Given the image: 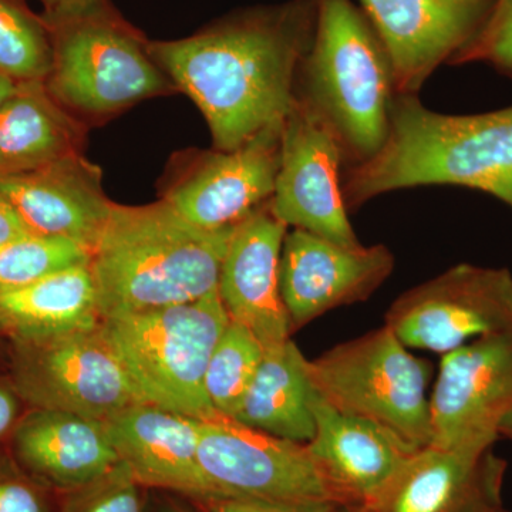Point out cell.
Instances as JSON below:
<instances>
[{
  "label": "cell",
  "instance_id": "52a82bcc",
  "mask_svg": "<svg viewBox=\"0 0 512 512\" xmlns=\"http://www.w3.org/2000/svg\"><path fill=\"white\" fill-rule=\"evenodd\" d=\"M306 370L315 393L339 412L430 446V363L412 355L389 326L336 345L308 360Z\"/></svg>",
  "mask_w": 512,
  "mask_h": 512
},
{
  "label": "cell",
  "instance_id": "8d00e7d4",
  "mask_svg": "<svg viewBox=\"0 0 512 512\" xmlns=\"http://www.w3.org/2000/svg\"><path fill=\"white\" fill-rule=\"evenodd\" d=\"M487 512H512L511 510H508L505 505H500V507H495L493 510L487 511Z\"/></svg>",
  "mask_w": 512,
  "mask_h": 512
},
{
  "label": "cell",
  "instance_id": "30bf717a",
  "mask_svg": "<svg viewBox=\"0 0 512 512\" xmlns=\"http://www.w3.org/2000/svg\"><path fill=\"white\" fill-rule=\"evenodd\" d=\"M407 348L443 356L483 336L512 330V274L458 264L402 293L386 323Z\"/></svg>",
  "mask_w": 512,
  "mask_h": 512
},
{
  "label": "cell",
  "instance_id": "836d02e7",
  "mask_svg": "<svg viewBox=\"0 0 512 512\" xmlns=\"http://www.w3.org/2000/svg\"><path fill=\"white\" fill-rule=\"evenodd\" d=\"M39 2L43 5V13H56L73 6L83 5L89 0H39Z\"/></svg>",
  "mask_w": 512,
  "mask_h": 512
},
{
  "label": "cell",
  "instance_id": "6da1fadb",
  "mask_svg": "<svg viewBox=\"0 0 512 512\" xmlns=\"http://www.w3.org/2000/svg\"><path fill=\"white\" fill-rule=\"evenodd\" d=\"M315 25L316 0H288L238 10L183 39L150 40V50L197 104L212 148L228 151L288 116Z\"/></svg>",
  "mask_w": 512,
  "mask_h": 512
},
{
  "label": "cell",
  "instance_id": "5b68a950",
  "mask_svg": "<svg viewBox=\"0 0 512 512\" xmlns=\"http://www.w3.org/2000/svg\"><path fill=\"white\" fill-rule=\"evenodd\" d=\"M52 35L47 92L74 119L101 126L141 101L177 93L150 39L111 0L42 13Z\"/></svg>",
  "mask_w": 512,
  "mask_h": 512
},
{
  "label": "cell",
  "instance_id": "e0dca14e",
  "mask_svg": "<svg viewBox=\"0 0 512 512\" xmlns=\"http://www.w3.org/2000/svg\"><path fill=\"white\" fill-rule=\"evenodd\" d=\"M0 197L33 234L70 239L92 254L113 210L103 171L83 153L0 177Z\"/></svg>",
  "mask_w": 512,
  "mask_h": 512
},
{
  "label": "cell",
  "instance_id": "44dd1931",
  "mask_svg": "<svg viewBox=\"0 0 512 512\" xmlns=\"http://www.w3.org/2000/svg\"><path fill=\"white\" fill-rule=\"evenodd\" d=\"M15 453L33 480L70 493L120 463L104 423L59 410L29 414L16 430Z\"/></svg>",
  "mask_w": 512,
  "mask_h": 512
},
{
  "label": "cell",
  "instance_id": "ac0fdd59",
  "mask_svg": "<svg viewBox=\"0 0 512 512\" xmlns=\"http://www.w3.org/2000/svg\"><path fill=\"white\" fill-rule=\"evenodd\" d=\"M286 232L271 201L265 202L235 227L221 266L218 295L229 319L251 330L264 349L291 335L279 285Z\"/></svg>",
  "mask_w": 512,
  "mask_h": 512
},
{
  "label": "cell",
  "instance_id": "7a4b0ae2",
  "mask_svg": "<svg viewBox=\"0 0 512 512\" xmlns=\"http://www.w3.org/2000/svg\"><path fill=\"white\" fill-rule=\"evenodd\" d=\"M342 184L349 212L386 192L426 185L484 192L512 210V106L453 116L396 94L383 147L345 168Z\"/></svg>",
  "mask_w": 512,
  "mask_h": 512
},
{
  "label": "cell",
  "instance_id": "d590c367",
  "mask_svg": "<svg viewBox=\"0 0 512 512\" xmlns=\"http://www.w3.org/2000/svg\"><path fill=\"white\" fill-rule=\"evenodd\" d=\"M498 436L512 441V412L501 421L500 427H498Z\"/></svg>",
  "mask_w": 512,
  "mask_h": 512
},
{
  "label": "cell",
  "instance_id": "74e56055",
  "mask_svg": "<svg viewBox=\"0 0 512 512\" xmlns=\"http://www.w3.org/2000/svg\"><path fill=\"white\" fill-rule=\"evenodd\" d=\"M163 512H187V511L183 510V508L167 507V508H164Z\"/></svg>",
  "mask_w": 512,
  "mask_h": 512
},
{
  "label": "cell",
  "instance_id": "1f68e13d",
  "mask_svg": "<svg viewBox=\"0 0 512 512\" xmlns=\"http://www.w3.org/2000/svg\"><path fill=\"white\" fill-rule=\"evenodd\" d=\"M33 234L15 208L0 197V245Z\"/></svg>",
  "mask_w": 512,
  "mask_h": 512
},
{
  "label": "cell",
  "instance_id": "7c38bea8",
  "mask_svg": "<svg viewBox=\"0 0 512 512\" xmlns=\"http://www.w3.org/2000/svg\"><path fill=\"white\" fill-rule=\"evenodd\" d=\"M430 410V446H494L512 412V330L443 355Z\"/></svg>",
  "mask_w": 512,
  "mask_h": 512
},
{
  "label": "cell",
  "instance_id": "f1b7e54d",
  "mask_svg": "<svg viewBox=\"0 0 512 512\" xmlns=\"http://www.w3.org/2000/svg\"><path fill=\"white\" fill-rule=\"evenodd\" d=\"M140 484L124 463L100 480L73 491L64 512H141Z\"/></svg>",
  "mask_w": 512,
  "mask_h": 512
},
{
  "label": "cell",
  "instance_id": "2e32d148",
  "mask_svg": "<svg viewBox=\"0 0 512 512\" xmlns=\"http://www.w3.org/2000/svg\"><path fill=\"white\" fill-rule=\"evenodd\" d=\"M494 446L421 447L360 512H487L504 504Z\"/></svg>",
  "mask_w": 512,
  "mask_h": 512
},
{
  "label": "cell",
  "instance_id": "4fadbf2b",
  "mask_svg": "<svg viewBox=\"0 0 512 512\" xmlns=\"http://www.w3.org/2000/svg\"><path fill=\"white\" fill-rule=\"evenodd\" d=\"M342 153L328 130L293 101L282 128L272 211L286 227L346 248L362 247L343 198Z\"/></svg>",
  "mask_w": 512,
  "mask_h": 512
},
{
  "label": "cell",
  "instance_id": "83f0119b",
  "mask_svg": "<svg viewBox=\"0 0 512 512\" xmlns=\"http://www.w3.org/2000/svg\"><path fill=\"white\" fill-rule=\"evenodd\" d=\"M485 63L512 76V0H494L487 19L450 66Z\"/></svg>",
  "mask_w": 512,
  "mask_h": 512
},
{
  "label": "cell",
  "instance_id": "e575fe53",
  "mask_svg": "<svg viewBox=\"0 0 512 512\" xmlns=\"http://www.w3.org/2000/svg\"><path fill=\"white\" fill-rule=\"evenodd\" d=\"M20 84L12 82V80L6 79V77L0 76V107L6 103L19 89Z\"/></svg>",
  "mask_w": 512,
  "mask_h": 512
},
{
  "label": "cell",
  "instance_id": "d4e9b609",
  "mask_svg": "<svg viewBox=\"0 0 512 512\" xmlns=\"http://www.w3.org/2000/svg\"><path fill=\"white\" fill-rule=\"evenodd\" d=\"M53 63L45 16L26 0H0V76L12 82L45 83Z\"/></svg>",
  "mask_w": 512,
  "mask_h": 512
},
{
  "label": "cell",
  "instance_id": "8fae6325",
  "mask_svg": "<svg viewBox=\"0 0 512 512\" xmlns=\"http://www.w3.org/2000/svg\"><path fill=\"white\" fill-rule=\"evenodd\" d=\"M20 392L39 409L104 423L140 399L100 323L43 338H22Z\"/></svg>",
  "mask_w": 512,
  "mask_h": 512
},
{
  "label": "cell",
  "instance_id": "4dcf8cb0",
  "mask_svg": "<svg viewBox=\"0 0 512 512\" xmlns=\"http://www.w3.org/2000/svg\"><path fill=\"white\" fill-rule=\"evenodd\" d=\"M200 503L204 505L205 512H360V507L342 503L278 505L228 500V498H210Z\"/></svg>",
  "mask_w": 512,
  "mask_h": 512
},
{
  "label": "cell",
  "instance_id": "ffe728a7",
  "mask_svg": "<svg viewBox=\"0 0 512 512\" xmlns=\"http://www.w3.org/2000/svg\"><path fill=\"white\" fill-rule=\"evenodd\" d=\"M104 426L138 484L198 501L214 497L198 460L201 420L138 403L111 416Z\"/></svg>",
  "mask_w": 512,
  "mask_h": 512
},
{
  "label": "cell",
  "instance_id": "4316f807",
  "mask_svg": "<svg viewBox=\"0 0 512 512\" xmlns=\"http://www.w3.org/2000/svg\"><path fill=\"white\" fill-rule=\"evenodd\" d=\"M90 261V252L77 242L29 234L0 245V293L25 288L45 276Z\"/></svg>",
  "mask_w": 512,
  "mask_h": 512
},
{
  "label": "cell",
  "instance_id": "d6a6232c",
  "mask_svg": "<svg viewBox=\"0 0 512 512\" xmlns=\"http://www.w3.org/2000/svg\"><path fill=\"white\" fill-rule=\"evenodd\" d=\"M18 417V400L6 387L0 386V440L12 429Z\"/></svg>",
  "mask_w": 512,
  "mask_h": 512
},
{
  "label": "cell",
  "instance_id": "277c9868",
  "mask_svg": "<svg viewBox=\"0 0 512 512\" xmlns=\"http://www.w3.org/2000/svg\"><path fill=\"white\" fill-rule=\"evenodd\" d=\"M293 94L336 141L345 168L366 163L383 147L397 94L393 67L352 0H316L315 33Z\"/></svg>",
  "mask_w": 512,
  "mask_h": 512
},
{
  "label": "cell",
  "instance_id": "484cf974",
  "mask_svg": "<svg viewBox=\"0 0 512 512\" xmlns=\"http://www.w3.org/2000/svg\"><path fill=\"white\" fill-rule=\"evenodd\" d=\"M264 357L248 328L229 319L205 372V393L215 412L234 419Z\"/></svg>",
  "mask_w": 512,
  "mask_h": 512
},
{
  "label": "cell",
  "instance_id": "ba28073f",
  "mask_svg": "<svg viewBox=\"0 0 512 512\" xmlns=\"http://www.w3.org/2000/svg\"><path fill=\"white\" fill-rule=\"evenodd\" d=\"M284 121L259 131L234 150L187 148L168 161L160 200L195 227H235L274 197Z\"/></svg>",
  "mask_w": 512,
  "mask_h": 512
},
{
  "label": "cell",
  "instance_id": "7402d4cb",
  "mask_svg": "<svg viewBox=\"0 0 512 512\" xmlns=\"http://www.w3.org/2000/svg\"><path fill=\"white\" fill-rule=\"evenodd\" d=\"M90 128L60 106L45 83H22L0 107V177L83 153Z\"/></svg>",
  "mask_w": 512,
  "mask_h": 512
},
{
  "label": "cell",
  "instance_id": "cb8c5ba5",
  "mask_svg": "<svg viewBox=\"0 0 512 512\" xmlns=\"http://www.w3.org/2000/svg\"><path fill=\"white\" fill-rule=\"evenodd\" d=\"M0 322L22 338H43L99 325L90 261L60 269L25 288L0 293Z\"/></svg>",
  "mask_w": 512,
  "mask_h": 512
},
{
  "label": "cell",
  "instance_id": "603a6c76",
  "mask_svg": "<svg viewBox=\"0 0 512 512\" xmlns=\"http://www.w3.org/2000/svg\"><path fill=\"white\" fill-rule=\"evenodd\" d=\"M305 356L291 339L264 349L234 420L279 439L309 443L315 434L313 390Z\"/></svg>",
  "mask_w": 512,
  "mask_h": 512
},
{
  "label": "cell",
  "instance_id": "3957f363",
  "mask_svg": "<svg viewBox=\"0 0 512 512\" xmlns=\"http://www.w3.org/2000/svg\"><path fill=\"white\" fill-rule=\"evenodd\" d=\"M235 227H195L164 200L137 207L114 202L90 254L100 320L200 301L217 292Z\"/></svg>",
  "mask_w": 512,
  "mask_h": 512
},
{
  "label": "cell",
  "instance_id": "f546056e",
  "mask_svg": "<svg viewBox=\"0 0 512 512\" xmlns=\"http://www.w3.org/2000/svg\"><path fill=\"white\" fill-rule=\"evenodd\" d=\"M0 512H50L45 495L32 480L0 470Z\"/></svg>",
  "mask_w": 512,
  "mask_h": 512
},
{
  "label": "cell",
  "instance_id": "8992f818",
  "mask_svg": "<svg viewBox=\"0 0 512 512\" xmlns=\"http://www.w3.org/2000/svg\"><path fill=\"white\" fill-rule=\"evenodd\" d=\"M229 316L218 291L200 301L101 319L100 328L144 403L198 420L214 416L205 372Z\"/></svg>",
  "mask_w": 512,
  "mask_h": 512
},
{
  "label": "cell",
  "instance_id": "5bb4252c",
  "mask_svg": "<svg viewBox=\"0 0 512 512\" xmlns=\"http://www.w3.org/2000/svg\"><path fill=\"white\" fill-rule=\"evenodd\" d=\"M394 264L386 245L346 248L302 229L286 232L279 285L291 332L340 306L365 302Z\"/></svg>",
  "mask_w": 512,
  "mask_h": 512
},
{
  "label": "cell",
  "instance_id": "d6986e66",
  "mask_svg": "<svg viewBox=\"0 0 512 512\" xmlns=\"http://www.w3.org/2000/svg\"><path fill=\"white\" fill-rule=\"evenodd\" d=\"M312 412L315 434L306 444L340 503L356 507L369 503L419 450L380 424L339 412L316 393Z\"/></svg>",
  "mask_w": 512,
  "mask_h": 512
},
{
  "label": "cell",
  "instance_id": "9a60e30c",
  "mask_svg": "<svg viewBox=\"0 0 512 512\" xmlns=\"http://www.w3.org/2000/svg\"><path fill=\"white\" fill-rule=\"evenodd\" d=\"M494 0H360L389 55L397 94H419L477 35Z\"/></svg>",
  "mask_w": 512,
  "mask_h": 512
},
{
  "label": "cell",
  "instance_id": "9c48e42d",
  "mask_svg": "<svg viewBox=\"0 0 512 512\" xmlns=\"http://www.w3.org/2000/svg\"><path fill=\"white\" fill-rule=\"evenodd\" d=\"M198 460L212 498L278 505L340 503L320 476L308 444L279 439L220 413L201 420Z\"/></svg>",
  "mask_w": 512,
  "mask_h": 512
}]
</instances>
